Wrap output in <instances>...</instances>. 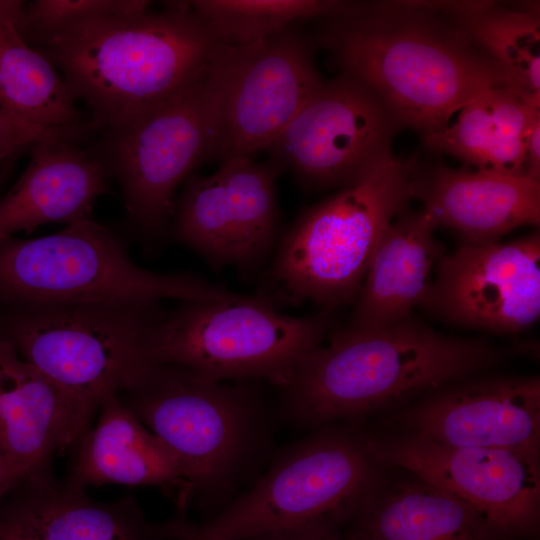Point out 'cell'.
<instances>
[{
	"instance_id": "6da1fadb",
	"label": "cell",
	"mask_w": 540,
	"mask_h": 540,
	"mask_svg": "<svg viewBox=\"0 0 540 540\" xmlns=\"http://www.w3.org/2000/svg\"><path fill=\"white\" fill-rule=\"evenodd\" d=\"M324 19L320 44L341 73L372 89L401 127L422 138L446 128L480 93L507 86L442 2H352Z\"/></svg>"
},
{
	"instance_id": "7a4b0ae2",
	"label": "cell",
	"mask_w": 540,
	"mask_h": 540,
	"mask_svg": "<svg viewBox=\"0 0 540 540\" xmlns=\"http://www.w3.org/2000/svg\"><path fill=\"white\" fill-rule=\"evenodd\" d=\"M509 354L482 340L441 334L412 317L381 329H346L300 363L285 387L287 410L307 426L359 419L470 377Z\"/></svg>"
},
{
	"instance_id": "3957f363",
	"label": "cell",
	"mask_w": 540,
	"mask_h": 540,
	"mask_svg": "<svg viewBox=\"0 0 540 540\" xmlns=\"http://www.w3.org/2000/svg\"><path fill=\"white\" fill-rule=\"evenodd\" d=\"M226 44L187 1L91 22L40 51L72 96L91 109L97 129L146 112L195 83Z\"/></svg>"
},
{
	"instance_id": "277c9868",
	"label": "cell",
	"mask_w": 540,
	"mask_h": 540,
	"mask_svg": "<svg viewBox=\"0 0 540 540\" xmlns=\"http://www.w3.org/2000/svg\"><path fill=\"white\" fill-rule=\"evenodd\" d=\"M419 169L415 157L390 154L303 212L283 237L259 296L276 308L305 300L338 306L353 299L380 239L414 197Z\"/></svg>"
},
{
	"instance_id": "5b68a950",
	"label": "cell",
	"mask_w": 540,
	"mask_h": 540,
	"mask_svg": "<svg viewBox=\"0 0 540 540\" xmlns=\"http://www.w3.org/2000/svg\"><path fill=\"white\" fill-rule=\"evenodd\" d=\"M167 298L229 302L244 296L190 274L142 269L111 230L90 219L52 235L0 242L2 300L23 306H154Z\"/></svg>"
},
{
	"instance_id": "8992f818",
	"label": "cell",
	"mask_w": 540,
	"mask_h": 540,
	"mask_svg": "<svg viewBox=\"0 0 540 540\" xmlns=\"http://www.w3.org/2000/svg\"><path fill=\"white\" fill-rule=\"evenodd\" d=\"M381 465L362 434L323 430L287 448L250 490L198 525L219 540L348 527L380 487Z\"/></svg>"
},
{
	"instance_id": "52a82bcc",
	"label": "cell",
	"mask_w": 540,
	"mask_h": 540,
	"mask_svg": "<svg viewBox=\"0 0 540 540\" xmlns=\"http://www.w3.org/2000/svg\"><path fill=\"white\" fill-rule=\"evenodd\" d=\"M24 309L6 337L90 421L106 399L132 389L157 366L152 356L162 313L157 305L38 304Z\"/></svg>"
},
{
	"instance_id": "ba28073f",
	"label": "cell",
	"mask_w": 540,
	"mask_h": 540,
	"mask_svg": "<svg viewBox=\"0 0 540 540\" xmlns=\"http://www.w3.org/2000/svg\"><path fill=\"white\" fill-rule=\"evenodd\" d=\"M179 458L189 504L230 490L263 439L250 393L174 364L152 367L117 396Z\"/></svg>"
},
{
	"instance_id": "9c48e42d",
	"label": "cell",
	"mask_w": 540,
	"mask_h": 540,
	"mask_svg": "<svg viewBox=\"0 0 540 540\" xmlns=\"http://www.w3.org/2000/svg\"><path fill=\"white\" fill-rule=\"evenodd\" d=\"M328 327L325 315H285L260 296L189 301L162 311L152 356L155 365H180L214 380L260 377L285 388Z\"/></svg>"
},
{
	"instance_id": "30bf717a",
	"label": "cell",
	"mask_w": 540,
	"mask_h": 540,
	"mask_svg": "<svg viewBox=\"0 0 540 540\" xmlns=\"http://www.w3.org/2000/svg\"><path fill=\"white\" fill-rule=\"evenodd\" d=\"M225 46L191 86L107 128L100 158L121 186L130 221L148 236L164 231L177 187L212 158Z\"/></svg>"
},
{
	"instance_id": "8fae6325",
	"label": "cell",
	"mask_w": 540,
	"mask_h": 540,
	"mask_svg": "<svg viewBox=\"0 0 540 540\" xmlns=\"http://www.w3.org/2000/svg\"><path fill=\"white\" fill-rule=\"evenodd\" d=\"M366 442L381 464L408 471L466 504L502 540L535 538L540 519L539 455L448 446L410 433L366 437Z\"/></svg>"
},
{
	"instance_id": "7c38bea8",
	"label": "cell",
	"mask_w": 540,
	"mask_h": 540,
	"mask_svg": "<svg viewBox=\"0 0 540 540\" xmlns=\"http://www.w3.org/2000/svg\"><path fill=\"white\" fill-rule=\"evenodd\" d=\"M400 128L372 89L341 73L319 86L268 150L306 188L345 187L392 154Z\"/></svg>"
},
{
	"instance_id": "4fadbf2b",
	"label": "cell",
	"mask_w": 540,
	"mask_h": 540,
	"mask_svg": "<svg viewBox=\"0 0 540 540\" xmlns=\"http://www.w3.org/2000/svg\"><path fill=\"white\" fill-rule=\"evenodd\" d=\"M322 83L310 44L293 29L227 45L212 158L268 149Z\"/></svg>"
},
{
	"instance_id": "5bb4252c",
	"label": "cell",
	"mask_w": 540,
	"mask_h": 540,
	"mask_svg": "<svg viewBox=\"0 0 540 540\" xmlns=\"http://www.w3.org/2000/svg\"><path fill=\"white\" fill-rule=\"evenodd\" d=\"M281 166L227 159L211 175L191 174L174 209L173 235L216 267L251 269L277 235L276 179Z\"/></svg>"
},
{
	"instance_id": "9a60e30c",
	"label": "cell",
	"mask_w": 540,
	"mask_h": 540,
	"mask_svg": "<svg viewBox=\"0 0 540 540\" xmlns=\"http://www.w3.org/2000/svg\"><path fill=\"white\" fill-rule=\"evenodd\" d=\"M444 320L515 333L540 316V235L506 243H465L438 260L425 302Z\"/></svg>"
},
{
	"instance_id": "2e32d148",
	"label": "cell",
	"mask_w": 540,
	"mask_h": 540,
	"mask_svg": "<svg viewBox=\"0 0 540 540\" xmlns=\"http://www.w3.org/2000/svg\"><path fill=\"white\" fill-rule=\"evenodd\" d=\"M470 377L422 396L403 414L407 433L448 446L539 455V377Z\"/></svg>"
},
{
	"instance_id": "e0dca14e",
	"label": "cell",
	"mask_w": 540,
	"mask_h": 540,
	"mask_svg": "<svg viewBox=\"0 0 540 540\" xmlns=\"http://www.w3.org/2000/svg\"><path fill=\"white\" fill-rule=\"evenodd\" d=\"M90 420L0 336V452L21 483L51 474L55 453L77 447Z\"/></svg>"
},
{
	"instance_id": "ac0fdd59",
	"label": "cell",
	"mask_w": 540,
	"mask_h": 540,
	"mask_svg": "<svg viewBox=\"0 0 540 540\" xmlns=\"http://www.w3.org/2000/svg\"><path fill=\"white\" fill-rule=\"evenodd\" d=\"M31 148L27 167L0 198V242L43 224L89 219L96 198L108 189L104 162L74 141L49 136Z\"/></svg>"
},
{
	"instance_id": "d6986e66",
	"label": "cell",
	"mask_w": 540,
	"mask_h": 540,
	"mask_svg": "<svg viewBox=\"0 0 540 540\" xmlns=\"http://www.w3.org/2000/svg\"><path fill=\"white\" fill-rule=\"evenodd\" d=\"M414 197L435 221L458 231L466 243L495 242L540 221V181L444 165L419 169Z\"/></svg>"
},
{
	"instance_id": "ffe728a7",
	"label": "cell",
	"mask_w": 540,
	"mask_h": 540,
	"mask_svg": "<svg viewBox=\"0 0 540 540\" xmlns=\"http://www.w3.org/2000/svg\"><path fill=\"white\" fill-rule=\"evenodd\" d=\"M96 423L77 445L68 485L155 486L174 493L177 511L189 505L184 468L172 452L117 396L99 407Z\"/></svg>"
},
{
	"instance_id": "44dd1931",
	"label": "cell",
	"mask_w": 540,
	"mask_h": 540,
	"mask_svg": "<svg viewBox=\"0 0 540 540\" xmlns=\"http://www.w3.org/2000/svg\"><path fill=\"white\" fill-rule=\"evenodd\" d=\"M437 224L423 209L403 211L380 239L368 266L348 330H375L411 318L425 305L440 258Z\"/></svg>"
},
{
	"instance_id": "7402d4cb",
	"label": "cell",
	"mask_w": 540,
	"mask_h": 540,
	"mask_svg": "<svg viewBox=\"0 0 540 540\" xmlns=\"http://www.w3.org/2000/svg\"><path fill=\"white\" fill-rule=\"evenodd\" d=\"M538 122L540 97L502 85L480 93L452 124L422 139L431 150L449 154L474 170L525 176L528 139Z\"/></svg>"
},
{
	"instance_id": "603a6c76",
	"label": "cell",
	"mask_w": 540,
	"mask_h": 540,
	"mask_svg": "<svg viewBox=\"0 0 540 540\" xmlns=\"http://www.w3.org/2000/svg\"><path fill=\"white\" fill-rule=\"evenodd\" d=\"M24 1L0 0V109L41 132L74 141L97 129L53 63L22 38Z\"/></svg>"
},
{
	"instance_id": "cb8c5ba5",
	"label": "cell",
	"mask_w": 540,
	"mask_h": 540,
	"mask_svg": "<svg viewBox=\"0 0 540 540\" xmlns=\"http://www.w3.org/2000/svg\"><path fill=\"white\" fill-rule=\"evenodd\" d=\"M408 480L365 502L348 526L359 540H502L472 508L428 481Z\"/></svg>"
},
{
	"instance_id": "d4e9b609",
	"label": "cell",
	"mask_w": 540,
	"mask_h": 540,
	"mask_svg": "<svg viewBox=\"0 0 540 540\" xmlns=\"http://www.w3.org/2000/svg\"><path fill=\"white\" fill-rule=\"evenodd\" d=\"M16 503L37 540H166L131 495L99 502L51 474L21 483Z\"/></svg>"
},
{
	"instance_id": "484cf974",
	"label": "cell",
	"mask_w": 540,
	"mask_h": 540,
	"mask_svg": "<svg viewBox=\"0 0 540 540\" xmlns=\"http://www.w3.org/2000/svg\"><path fill=\"white\" fill-rule=\"evenodd\" d=\"M442 5L492 61L508 87L540 97V17L536 7L508 8L490 1Z\"/></svg>"
},
{
	"instance_id": "4316f807",
	"label": "cell",
	"mask_w": 540,
	"mask_h": 540,
	"mask_svg": "<svg viewBox=\"0 0 540 540\" xmlns=\"http://www.w3.org/2000/svg\"><path fill=\"white\" fill-rule=\"evenodd\" d=\"M192 11L222 43L242 46L274 35L296 20L330 18L352 2L330 0H195Z\"/></svg>"
},
{
	"instance_id": "83f0119b",
	"label": "cell",
	"mask_w": 540,
	"mask_h": 540,
	"mask_svg": "<svg viewBox=\"0 0 540 540\" xmlns=\"http://www.w3.org/2000/svg\"><path fill=\"white\" fill-rule=\"evenodd\" d=\"M149 5L145 0H35L24 2L17 27L28 45L41 50L91 22L144 11Z\"/></svg>"
},
{
	"instance_id": "f1b7e54d",
	"label": "cell",
	"mask_w": 540,
	"mask_h": 540,
	"mask_svg": "<svg viewBox=\"0 0 540 540\" xmlns=\"http://www.w3.org/2000/svg\"><path fill=\"white\" fill-rule=\"evenodd\" d=\"M49 136L0 109V161Z\"/></svg>"
},
{
	"instance_id": "f546056e",
	"label": "cell",
	"mask_w": 540,
	"mask_h": 540,
	"mask_svg": "<svg viewBox=\"0 0 540 540\" xmlns=\"http://www.w3.org/2000/svg\"><path fill=\"white\" fill-rule=\"evenodd\" d=\"M246 540H359L349 528L298 529L280 531L252 537Z\"/></svg>"
},
{
	"instance_id": "4dcf8cb0",
	"label": "cell",
	"mask_w": 540,
	"mask_h": 540,
	"mask_svg": "<svg viewBox=\"0 0 540 540\" xmlns=\"http://www.w3.org/2000/svg\"><path fill=\"white\" fill-rule=\"evenodd\" d=\"M157 528L166 540H219L204 534L198 523L187 519L186 513L180 511L170 520L158 523Z\"/></svg>"
},
{
	"instance_id": "1f68e13d",
	"label": "cell",
	"mask_w": 540,
	"mask_h": 540,
	"mask_svg": "<svg viewBox=\"0 0 540 540\" xmlns=\"http://www.w3.org/2000/svg\"><path fill=\"white\" fill-rule=\"evenodd\" d=\"M0 540H37L16 503L0 510Z\"/></svg>"
},
{
	"instance_id": "d6a6232c",
	"label": "cell",
	"mask_w": 540,
	"mask_h": 540,
	"mask_svg": "<svg viewBox=\"0 0 540 540\" xmlns=\"http://www.w3.org/2000/svg\"><path fill=\"white\" fill-rule=\"evenodd\" d=\"M524 174L540 181V122L535 124L528 139Z\"/></svg>"
},
{
	"instance_id": "836d02e7",
	"label": "cell",
	"mask_w": 540,
	"mask_h": 540,
	"mask_svg": "<svg viewBox=\"0 0 540 540\" xmlns=\"http://www.w3.org/2000/svg\"><path fill=\"white\" fill-rule=\"evenodd\" d=\"M20 484V479L0 452V501Z\"/></svg>"
}]
</instances>
